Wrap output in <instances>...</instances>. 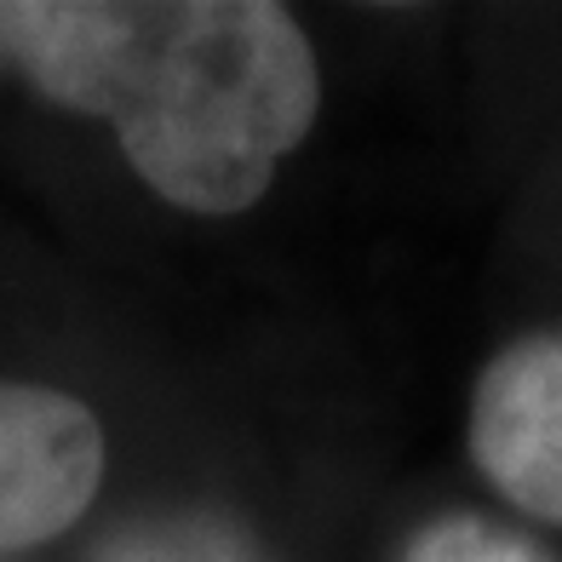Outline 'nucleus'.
I'll return each mask as SVG.
<instances>
[{"mask_svg": "<svg viewBox=\"0 0 562 562\" xmlns=\"http://www.w3.org/2000/svg\"><path fill=\"white\" fill-rule=\"evenodd\" d=\"M471 459L517 510L562 522V339H522L482 368Z\"/></svg>", "mask_w": 562, "mask_h": 562, "instance_id": "7ed1b4c3", "label": "nucleus"}, {"mask_svg": "<svg viewBox=\"0 0 562 562\" xmlns=\"http://www.w3.org/2000/svg\"><path fill=\"white\" fill-rule=\"evenodd\" d=\"M0 69H7V58H0Z\"/></svg>", "mask_w": 562, "mask_h": 562, "instance_id": "423d86ee", "label": "nucleus"}, {"mask_svg": "<svg viewBox=\"0 0 562 562\" xmlns=\"http://www.w3.org/2000/svg\"><path fill=\"white\" fill-rule=\"evenodd\" d=\"M98 562H259L224 522L178 517V522H144L98 557Z\"/></svg>", "mask_w": 562, "mask_h": 562, "instance_id": "20e7f679", "label": "nucleus"}, {"mask_svg": "<svg viewBox=\"0 0 562 562\" xmlns=\"http://www.w3.org/2000/svg\"><path fill=\"white\" fill-rule=\"evenodd\" d=\"M104 482V425L53 385L0 379V551L64 533Z\"/></svg>", "mask_w": 562, "mask_h": 562, "instance_id": "f03ea898", "label": "nucleus"}, {"mask_svg": "<svg viewBox=\"0 0 562 562\" xmlns=\"http://www.w3.org/2000/svg\"><path fill=\"white\" fill-rule=\"evenodd\" d=\"M407 562H557V557L533 546L528 533L499 528L488 517H442L414 540Z\"/></svg>", "mask_w": 562, "mask_h": 562, "instance_id": "39448f33", "label": "nucleus"}, {"mask_svg": "<svg viewBox=\"0 0 562 562\" xmlns=\"http://www.w3.org/2000/svg\"><path fill=\"white\" fill-rule=\"evenodd\" d=\"M0 58L115 126L172 207L241 213L322 104L311 35L270 0H0Z\"/></svg>", "mask_w": 562, "mask_h": 562, "instance_id": "f257e3e1", "label": "nucleus"}]
</instances>
